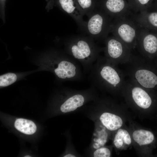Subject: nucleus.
Wrapping results in <instances>:
<instances>
[{"label": "nucleus", "mask_w": 157, "mask_h": 157, "mask_svg": "<svg viewBox=\"0 0 157 157\" xmlns=\"http://www.w3.org/2000/svg\"><path fill=\"white\" fill-rule=\"evenodd\" d=\"M88 74V80L96 89L115 94L122 93L126 76L104 56H100Z\"/></svg>", "instance_id": "f257e3e1"}, {"label": "nucleus", "mask_w": 157, "mask_h": 157, "mask_svg": "<svg viewBox=\"0 0 157 157\" xmlns=\"http://www.w3.org/2000/svg\"><path fill=\"white\" fill-rule=\"evenodd\" d=\"M67 49L70 56L81 65L84 72L89 73L104 48L97 45L94 40L89 36L71 38L67 43Z\"/></svg>", "instance_id": "f03ea898"}, {"label": "nucleus", "mask_w": 157, "mask_h": 157, "mask_svg": "<svg viewBox=\"0 0 157 157\" xmlns=\"http://www.w3.org/2000/svg\"><path fill=\"white\" fill-rule=\"evenodd\" d=\"M140 27L130 16L113 20L110 32L132 50L136 48Z\"/></svg>", "instance_id": "7ed1b4c3"}, {"label": "nucleus", "mask_w": 157, "mask_h": 157, "mask_svg": "<svg viewBox=\"0 0 157 157\" xmlns=\"http://www.w3.org/2000/svg\"><path fill=\"white\" fill-rule=\"evenodd\" d=\"M88 17L83 29L94 40L104 41L110 33L113 20L98 7Z\"/></svg>", "instance_id": "20e7f679"}, {"label": "nucleus", "mask_w": 157, "mask_h": 157, "mask_svg": "<svg viewBox=\"0 0 157 157\" xmlns=\"http://www.w3.org/2000/svg\"><path fill=\"white\" fill-rule=\"evenodd\" d=\"M105 57L115 65H124L128 62L133 55L131 51L122 42L113 35L104 40Z\"/></svg>", "instance_id": "39448f33"}, {"label": "nucleus", "mask_w": 157, "mask_h": 157, "mask_svg": "<svg viewBox=\"0 0 157 157\" xmlns=\"http://www.w3.org/2000/svg\"><path fill=\"white\" fill-rule=\"evenodd\" d=\"M148 90L129 78L126 80L122 93L137 106L147 109L152 103L151 97L147 92Z\"/></svg>", "instance_id": "423d86ee"}, {"label": "nucleus", "mask_w": 157, "mask_h": 157, "mask_svg": "<svg viewBox=\"0 0 157 157\" xmlns=\"http://www.w3.org/2000/svg\"><path fill=\"white\" fill-rule=\"evenodd\" d=\"M141 56L148 60L157 53V32L140 26L136 48Z\"/></svg>", "instance_id": "0eeeda50"}, {"label": "nucleus", "mask_w": 157, "mask_h": 157, "mask_svg": "<svg viewBox=\"0 0 157 157\" xmlns=\"http://www.w3.org/2000/svg\"><path fill=\"white\" fill-rule=\"evenodd\" d=\"M98 7L104 11L113 20L129 17L133 13L124 0H104L97 3Z\"/></svg>", "instance_id": "6e6552de"}, {"label": "nucleus", "mask_w": 157, "mask_h": 157, "mask_svg": "<svg viewBox=\"0 0 157 157\" xmlns=\"http://www.w3.org/2000/svg\"><path fill=\"white\" fill-rule=\"evenodd\" d=\"M130 16L141 26L150 31H157V11L132 13Z\"/></svg>", "instance_id": "1a4fd4ad"}, {"label": "nucleus", "mask_w": 157, "mask_h": 157, "mask_svg": "<svg viewBox=\"0 0 157 157\" xmlns=\"http://www.w3.org/2000/svg\"><path fill=\"white\" fill-rule=\"evenodd\" d=\"M62 9L69 14L77 24L84 29L86 22L84 21V16L75 0H58Z\"/></svg>", "instance_id": "9d476101"}, {"label": "nucleus", "mask_w": 157, "mask_h": 157, "mask_svg": "<svg viewBox=\"0 0 157 157\" xmlns=\"http://www.w3.org/2000/svg\"><path fill=\"white\" fill-rule=\"evenodd\" d=\"M99 120L103 126L110 131L117 130L122 126L123 120L121 117L114 114L105 112L100 115Z\"/></svg>", "instance_id": "9b49d317"}, {"label": "nucleus", "mask_w": 157, "mask_h": 157, "mask_svg": "<svg viewBox=\"0 0 157 157\" xmlns=\"http://www.w3.org/2000/svg\"><path fill=\"white\" fill-rule=\"evenodd\" d=\"M106 129L103 126H100L97 124L95 125L91 144L93 150L104 146L107 142L108 134Z\"/></svg>", "instance_id": "f8f14e48"}, {"label": "nucleus", "mask_w": 157, "mask_h": 157, "mask_svg": "<svg viewBox=\"0 0 157 157\" xmlns=\"http://www.w3.org/2000/svg\"><path fill=\"white\" fill-rule=\"evenodd\" d=\"M132 136L134 141L140 146L150 144L154 139V135L151 132L142 129L134 131Z\"/></svg>", "instance_id": "ddd939ff"}, {"label": "nucleus", "mask_w": 157, "mask_h": 157, "mask_svg": "<svg viewBox=\"0 0 157 157\" xmlns=\"http://www.w3.org/2000/svg\"><path fill=\"white\" fill-rule=\"evenodd\" d=\"M14 126L18 130L27 135L33 134L37 129L36 125L33 121L23 118L16 119Z\"/></svg>", "instance_id": "4468645a"}, {"label": "nucleus", "mask_w": 157, "mask_h": 157, "mask_svg": "<svg viewBox=\"0 0 157 157\" xmlns=\"http://www.w3.org/2000/svg\"><path fill=\"white\" fill-rule=\"evenodd\" d=\"M83 15L88 17L97 7V0H75Z\"/></svg>", "instance_id": "2eb2a0df"}, {"label": "nucleus", "mask_w": 157, "mask_h": 157, "mask_svg": "<svg viewBox=\"0 0 157 157\" xmlns=\"http://www.w3.org/2000/svg\"><path fill=\"white\" fill-rule=\"evenodd\" d=\"M151 0H133L131 2V10L133 13L148 11V5Z\"/></svg>", "instance_id": "dca6fc26"}, {"label": "nucleus", "mask_w": 157, "mask_h": 157, "mask_svg": "<svg viewBox=\"0 0 157 157\" xmlns=\"http://www.w3.org/2000/svg\"><path fill=\"white\" fill-rule=\"evenodd\" d=\"M17 79L16 75L13 73H9L1 75L0 76V86L9 85L14 83Z\"/></svg>", "instance_id": "f3484780"}, {"label": "nucleus", "mask_w": 157, "mask_h": 157, "mask_svg": "<svg viewBox=\"0 0 157 157\" xmlns=\"http://www.w3.org/2000/svg\"><path fill=\"white\" fill-rule=\"evenodd\" d=\"M124 129H119L115 135L113 143L117 148L119 149L122 147L124 143Z\"/></svg>", "instance_id": "a211bd4d"}, {"label": "nucleus", "mask_w": 157, "mask_h": 157, "mask_svg": "<svg viewBox=\"0 0 157 157\" xmlns=\"http://www.w3.org/2000/svg\"><path fill=\"white\" fill-rule=\"evenodd\" d=\"M92 156L94 157H109L111 155V151L108 148L102 147L94 150Z\"/></svg>", "instance_id": "6ab92c4d"}, {"label": "nucleus", "mask_w": 157, "mask_h": 157, "mask_svg": "<svg viewBox=\"0 0 157 157\" xmlns=\"http://www.w3.org/2000/svg\"><path fill=\"white\" fill-rule=\"evenodd\" d=\"M124 143L128 145H130L132 142L131 136L128 131L124 129Z\"/></svg>", "instance_id": "aec40b11"}, {"label": "nucleus", "mask_w": 157, "mask_h": 157, "mask_svg": "<svg viewBox=\"0 0 157 157\" xmlns=\"http://www.w3.org/2000/svg\"><path fill=\"white\" fill-rule=\"evenodd\" d=\"M76 155L72 154H68L64 156V157H76Z\"/></svg>", "instance_id": "412c9836"}, {"label": "nucleus", "mask_w": 157, "mask_h": 157, "mask_svg": "<svg viewBox=\"0 0 157 157\" xmlns=\"http://www.w3.org/2000/svg\"><path fill=\"white\" fill-rule=\"evenodd\" d=\"M30 157L31 156H25V157Z\"/></svg>", "instance_id": "4be33fe9"}, {"label": "nucleus", "mask_w": 157, "mask_h": 157, "mask_svg": "<svg viewBox=\"0 0 157 157\" xmlns=\"http://www.w3.org/2000/svg\"><path fill=\"white\" fill-rule=\"evenodd\" d=\"M157 11V9L155 11Z\"/></svg>", "instance_id": "5701e85b"}]
</instances>
